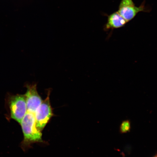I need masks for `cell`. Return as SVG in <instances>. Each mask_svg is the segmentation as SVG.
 Segmentation results:
<instances>
[{
	"label": "cell",
	"instance_id": "obj_1",
	"mask_svg": "<svg viewBox=\"0 0 157 157\" xmlns=\"http://www.w3.org/2000/svg\"><path fill=\"white\" fill-rule=\"evenodd\" d=\"M20 124L24 135L23 144L28 146L43 142L42 133L36 127L34 114L27 112Z\"/></svg>",
	"mask_w": 157,
	"mask_h": 157
},
{
	"label": "cell",
	"instance_id": "obj_2",
	"mask_svg": "<svg viewBox=\"0 0 157 157\" xmlns=\"http://www.w3.org/2000/svg\"><path fill=\"white\" fill-rule=\"evenodd\" d=\"M50 90H48L47 97L39 105L34 114L37 128L42 132L53 116L50 102Z\"/></svg>",
	"mask_w": 157,
	"mask_h": 157
},
{
	"label": "cell",
	"instance_id": "obj_3",
	"mask_svg": "<svg viewBox=\"0 0 157 157\" xmlns=\"http://www.w3.org/2000/svg\"><path fill=\"white\" fill-rule=\"evenodd\" d=\"M8 102L10 110L11 117L19 123L27 113L25 96L23 95H9Z\"/></svg>",
	"mask_w": 157,
	"mask_h": 157
},
{
	"label": "cell",
	"instance_id": "obj_4",
	"mask_svg": "<svg viewBox=\"0 0 157 157\" xmlns=\"http://www.w3.org/2000/svg\"><path fill=\"white\" fill-rule=\"evenodd\" d=\"M127 22L132 20L140 12H148L149 10L145 6L144 2L140 6L135 5L132 0H122L117 11Z\"/></svg>",
	"mask_w": 157,
	"mask_h": 157
},
{
	"label": "cell",
	"instance_id": "obj_5",
	"mask_svg": "<svg viewBox=\"0 0 157 157\" xmlns=\"http://www.w3.org/2000/svg\"><path fill=\"white\" fill-rule=\"evenodd\" d=\"M26 93L25 94L27 112L34 114L43 101L37 90L36 84H26Z\"/></svg>",
	"mask_w": 157,
	"mask_h": 157
},
{
	"label": "cell",
	"instance_id": "obj_6",
	"mask_svg": "<svg viewBox=\"0 0 157 157\" xmlns=\"http://www.w3.org/2000/svg\"><path fill=\"white\" fill-rule=\"evenodd\" d=\"M127 23V21L121 16L118 12L116 11L108 16L107 22L105 29H109L120 28L124 26Z\"/></svg>",
	"mask_w": 157,
	"mask_h": 157
},
{
	"label": "cell",
	"instance_id": "obj_7",
	"mask_svg": "<svg viewBox=\"0 0 157 157\" xmlns=\"http://www.w3.org/2000/svg\"><path fill=\"white\" fill-rule=\"evenodd\" d=\"M131 129L130 121L125 120L123 121L120 127V132L121 133H125L129 132Z\"/></svg>",
	"mask_w": 157,
	"mask_h": 157
},
{
	"label": "cell",
	"instance_id": "obj_8",
	"mask_svg": "<svg viewBox=\"0 0 157 157\" xmlns=\"http://www.w3.org/2000/svg\"><path fill=\"white\" fill-rule=\"evenodd\" d=\"M154 157H157V154L155 155V156Z\"/></svg>",
	"mask_w": 157,
	"mask_h": 157
}]
</instances>
